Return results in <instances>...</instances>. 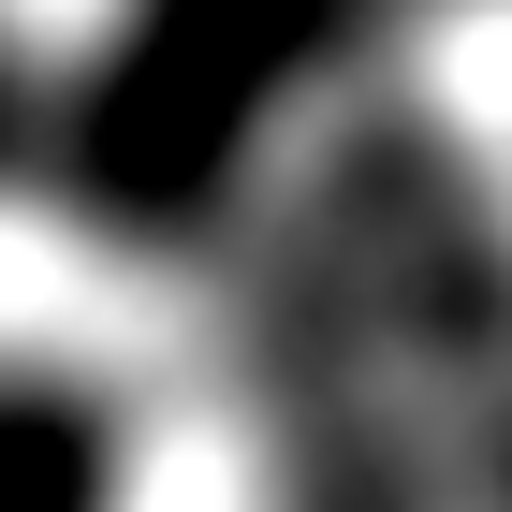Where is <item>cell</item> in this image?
<instances>
[{
  "label": "cell",
  "mask_w": 512,
  "mask_h": 512,
  "mask_svg": "<svg viewBox=\"0 0 512 512\" xmlns=\"http://www.w3.org/2000/svg\"><path fill=\"white\" fill-rule=\"evenodd\" d=\"M0 147H15V74H0Z\"/></svg>",
  "instance_id": "obj_2"
},
{
  "label": "cell",
  "mask_w": 512,
  "mask_h": 512,
  "mask_svg": "<svg viewBox=\"0 0 512 512\" xmlns=\"http://www.w3.org/2000/svg\"><path fill=\"white\" fill-rule=\"evenodd\" d=\"M337 30V0H147L88 88V176L118 205H191L235 161L249 103H278V74Z\"/></svg>",
  "instance_id": "obj_1"
}]
</instances>
